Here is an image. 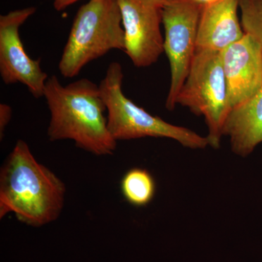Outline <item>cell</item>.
Returning <instances> with one entry per match:
<instances>
[{
  "label": "cell",
  "instance_id": "obj_6",
  "mask_svg": "<svg viewBox=\"0 0 262 262\" xmlns=\"http://www.w3.org/2000/svg\"><path fill=\"white\" fill-rule=\"evenodd\" d=\"M202 8L203 5L194 0H163V48L170 67V89L165 102L169 111L177 106V96L195 56Z\"/></svg>",
  "mask_w": 262,
  "mask_h": 262
},
{
  "label": "cell",
  "instance_id": "obj_1",
  "mask_svg": "<svg viewBox=\"0 0 262 262\" xmlns=\"http://www.w3.org/2000/svg\"><path fill=\"white\" fill-rule=\"evenodd\" d=\"M43 97L51 115L50 141H72L77 147L98 156L115 153L117 141L108 128L99 85L87 78L63 85L57 76L52 75Z\"/></svg>",
  "mask_w": 262,
  "mask_h": 262
},
{
  "label": "cell",
  "instance_id": "obj_3",
  "mask_svg": "<svg viewBox=\"0 0 262 262\" xmlns=\"http://www.w3.org/2000/svg\"><path fill=\"white\" fill-rule=\"evenodd\" d=\"M125 47L117 0H89L76 13L58 70L65 78H73L91 62Z\"/></svg>",
  "mask_w": 262,
  "mask_h": 262
},
{
  "label": "cell",
  "instance_id": "obj_11",
  "mask_svg": "<svg viewBox=\"0 0 262 262\" xmlns=\"http://www.w3.org/2000/svg\"><path fill=\"white\" fill-rule=\"evenodd\" d=\"M222 135L228 136L232 151L243 158L251 155L262 143V87L229 112Z\"/></svg>",
  "mask_w": 262,
  "mask_h": 262
},
{
  "label": "cell",
  "instance_id": "obj_8",
  "mask_svg": "<svg viewBox=\"0 0 262 262\" xmlns=\"http://www.w3.org/2000/svg\"><path fill=\"white\" fill-rule=\"evenodd\" d=\"M125 32L124 52L134 65L154 64L164 52L162 35L163 0H117Z\"/></svg>",
  "mask_w": 262,
  "mask_h": 262
},
{
  "label": "cell",
  "instance_id": "obj_9",
  "mask_svg": "<svg viewBox=\"0 0 262 262\" xmlns=\"http://www.w3.org/2000/svg\"><path fill=\"white\" fill-rule=\"evenodd\" d=\"M222 57L229 113L261 89L262 49L253 38L245 34L222 51Z\"/></svg>",
  "mask_w": 262,
  "mask_h": 262
},
{
  "label": "cell",
  "instance_id": "obj_7",
  "mask_svg": "<svg viewBox=\"0 0 262 262\" xmlns=\"http://www.w3.org/2000/svg\"><path fill=\"white\" fill-rule=\"evenodd\" d=\"M36 10L28 7L0 16V75L5 84H24L34 98H40L49 77L41 67L40 58L34 60L27 54L19 32Z\"/></svg>",
  "mask_w": 262,
  "mask_h": 262
},
{
  "label": "cell",
  "instance_id": "obj_15",
  "mask_svg": "<svg viewBox=\"0 0 262 262\" xmlns=\"http://www.w3.org/2000/svg\"><path fill=\"white\" fill-rule=\"evenodd\" d=\"M52 1H53V8L55 10L57 11H63L80 0H52Z\"/></svg>",
  "mask_w": 262,
  "mask_h": 262
},
{
  "label": "cell",
  "instance_id": "obj_16",
  "mask_svg": "<svg viewBox=\"0 0 262 262\" xmlns=\"http://www.w3.org/2000/svg\"><path fill=\"white\" fill-rule=\"evenodd\" d=\"M194 1L204 6V5L213 4L220 0H194Z\"/></svg>",
  "mask_w": 262,
  "mask_h": 262
},
{
  "label": "cell",
  "instance_id": "obj_12",
  "mask_svg": "<svg viewBox=\"0 0 262 262\" xmlns=\"http://www.w3.org/2000/svg\"><path fill=\"white\" fill-rule=\"evenodd\" d=\"M120 188L125 201L136 207L147 206L156 192V184L151 174L139 168L130 169L124 175Z\"/></svg>",
  "mask_w": 262,
  "mask_h": 262
},
{
  "label": "cell",
  "instance_id": "obj_13",
  "mask_svg": "<svg viewBox=\"0 0 262 262\" xmlns=\"http://www.w3.org/2000/svg\"><path fill=\"white\" fill-rule=\"evenodd\" d=\"M239 9L244 34L253 38L262 49V0H239Z\"/></svg>",
  "mask_w": 262,
  "mask_h": 262
},
{
  "label": "cell",
  "instance_id": "obj_5",
  "mask_svg": "<svg viewBox=\"0 0 262 262\" xmlns=\"http://www.w3.org/2000/svg\"><path fill=\"white\" fill-rule=\"evenodd\" d=\"M203 116L208 127L209 145L220 146L222 128L229 113L227 87L222 52L196 51L192 65L177 98V105Z\"/></svg>",
  "mask_w": 262,
  "mask_h": 262
},
{
  "label": "cell",
  "instance_id": "obj_14",
  "mask_svg": "<svg viewBox=\"0 0 262 262\" xmlns=\"http://www.w3.org/2000/svg\"><path fill=\"white\" fill-rule=\"evenodd\" d=\"M12 108L6 103L0 104V139L3 140L5 129L12 118Z\"/></svg>",
  "mask_w": 262,
  "mask_h": 262
},
{
  "label": "cell",
  "instance_id": "obj_2",
  "mask_svg": "<svg viewBox=\"0 0 262 262\" xmlns=\"http://www.w3.org/2000/svg\"><path fill=\"white\" fill-rule=\"evenodd\" d=\"M66 191L64 183L18 140L0 170V219L13 213L30 227L48 225L61 215Z\"/></svg>",
  "mask_w": 262,
  "mask_h": 262
},
{
  "label": "cell",
  "instance_id": "obj_4",
  "mask_svg": "<svg viewBox=\"0 0 262 262\" xmlns=\"http://www.w3.org/2000/svg\"><path fill=\"white\" fill-rule=\"evenodd\" d=\"M123 78L122 65L114 61L108 65L98 84L107 112L108 128L115 140L167 138L190 149H204L210 146L208 138L187 127L172 125L133 102L122 91Z\"/></svg>",
  "mask_w": 262,
  "mask_h": 262
},
{
  "label": "cell",
  "instance_id": "obj_10",
  "mask_svg": "<svg viewBox=\"0 0 262 262\" xmlns=\"http://www.w3.org/2000/svg\"><path fill=\"white\" fill-rule=\"evenodd\" d=\"M239 0H220L202 8L196 51H223L245 35L239 20Z\"/></svg>",
  "mask_w": 262,
  "mask_h": 262
}]
</instances>
